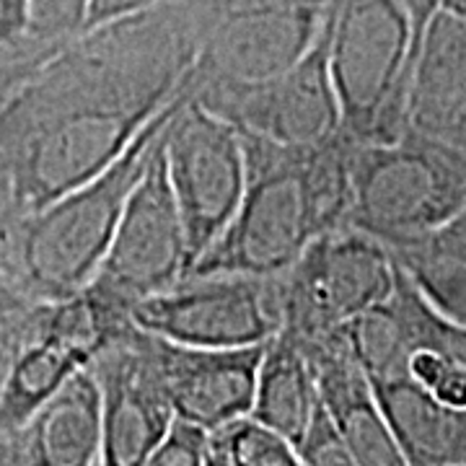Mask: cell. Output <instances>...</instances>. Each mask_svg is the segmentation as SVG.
Returning a JSON list of instances; mask_svg holds the SVG:
<instances>
[{
    "instance_id": "52a82bcc",
    "label": "cell",
    "mask_w": 466,
    "mask_h": 466,
    "mask_svg": "<svg viewBox=\"0 0 466 466\" xmlns=\"http://www.w3.org/2000/svg\"><path fill=\"white\" fill-rule=\"evenodd\" d=\"M283 332L314 342L394 293L397 265L381 241L352 228L317 236L278 275Z\"/></svg>"
},
{
    "instance_id": "603a6c76",
    "label": "cell",
    "mask_w": 466,
    "mask_h": 466,
    "mask_svg": "<svg viewBox=\"0 0 466 466\" xmlns=\"http://www.w3.org/2000/svg\"><path fill=\"white\" fill-rule=\"evenodd\" d=\"M91 0H29V34L47 42H66L84 32Z\"/></svg>"
},
{
    "instance_id": "e0dca14e",
    "label": "cell",
    "mask_w": 466,
    "mask_h": 466,
    "mask_svg": "<svg viewBox=\"0 0 466 466\" xmlns=\"http://www.w3.org/2000/svg\"><path fill=\"white\" fill-rule=\"evenodd\" d=\"M410 466H466V407L435 400L407 376L370 381Z\"/></svg>"
},
{
    "instance_id": "30bf717a",
    "label": "cell",
    "mask_w": 466,
    "mask_h": 466,
    "mask_svg": "<svg viewBox=\"0 0 466 466\" xmlns=\"http://www.w3.org/2000/svg\"><path fill=\"white\" fill-rule=\"evenodd\" d=\"M187 272L189 251L184 223L158 143L156 156L127 198L104 262L86 288L130 314L135 303L177 285Z\"/></svg>"
},
{
    "instance_id": "9c48e42d",
    "label": "cell",
    "mask_w": 466,
    "mask_h": 466,
    "mask_svg": "<svg viewBox=\"0 0 466 466\" xmlns=\"http://www.w3.org/2000/svg\"><path fill=\"white\" fill-rule=\"evenodd\" d=\"M130 317L140 329L189 348L265 345L283 327L280 280L278 275H187L135 303Z\"/></svg>"
},
{
    "instance_id": "ffe728a7",
    "label": "cell",
    "mask_w": 466,
    "mask_h": 466,
    "mask_svg": "<svg viewBox=\"0 0 466 466\" xmlns=\"http://www.w3.org/2000/svg\"><path fill=\"white\" fill-rule=\"evenodd\" d=\"M391 309L397 314L404 342V358L410 350L425 348L441 352L449 358L453 366L466 376V324L451 321L443 314H438L410 278L397 267V285L391 293Z\"/></svg>"
},
{
    "instance_id": "4316f807",
    "label": "cell",
    "mask_w": 466,
    "mask_h": 466,
    "mask_svg": "<svg viewBox=\"0 0 466 466\" xmlns=\"http://www.w3.org/2000/svg\"><path fill=\"white\" fill-rule=\"evenodd\" d=\"M400 8L410 18V26H412V55H420V47H422V39H425V32L431 26L441 11H443V0H397Z\"/></svg>"
},
{
    "instance_id": "f1b7e54d",
    "label": "cell",
    "mask_w": 466,
    "mask_h": 466,
    "mask_svg": "<svg viewBox=\"0 0 466 466\" xmlns=\"http://www.w3.org/2000/svg\"><path fill=\"white\" fill-rule=\"evenodd\" d=\"M443 11L466 24V0H443Z\"/></svg>"
},
{
    "instance_id": "ac0fdd59",
    "label": "cell",
    "mask_w": 466,
    "mask_h": 466,
    "mask_svg": "<svg viewBox=\"0 0 466 466\" xmlns=\"http://www.w3.org/2000/svg\"><path fill=\"white\" fill-rule=\"evenodd\" d=\"M319 389L309 355L293 334L267 339L257 373L251 417L299 446L319 407Z\"/></svg>"
},
{
    "instance_id": "d6986e66",
    "label": "cell",
    "mask_w": 466,
    "mask_h": 466,
    "mask_svg": "<svg viewBox=\"0 0 466 466\" xmlns=\"http://www.w3.org/2000/svg\"><path fill=\"white\" fill-rule=\"evenodd\" d=\"M386 249L438 314L466 324V216Z\"/></svg>"
},
{
    "instance_id": "f546056e",
    "label": "cell",
    "mask_w": 466,
    "mask_h": 466,
    "mask_svg": "<svg viewBox=\"0 0 466 466\" xmlns=\"http://www.w3.org/2000/svg\"><path fill=\"white\" fill-rule=\"evenodd\" d=\"M208 443H210V441H208ZM205 466H228V464H226V461H223L220 456H216L213 451L208 449V459H205Z\"/></svg>"
},
{
    "instance_id": "7a4b0ae2",
    "label": "cell",
    "mask_w": 466,
    "mask_h": 466,
    "mask_svg": "<svg viewBox=\"0 0 466 466\" xmlns=\"http://www.w3.org/2000/svg\"><path fill=\"white\" fill-rule=\"evenodd\" d=\"M247 184L228 228L187 275L275 278L317 236L345 228L350 208V140L285 148L241 135Z\"/></svg>"
},
{
    "instance_id": "5b68a950",
    "label": "cell",
    "mask_w": 466,
    "mask_h": 466,
    "mask_svg": "<svg viewBox=\"0 0 466 466\" xmlns=\"http://www.w3.org/2000/svg\"><path fill=\"white\" fill-rule=\"evenodd\" d=\"M329 73L350 143H389L407 130L415 70L412 26L397 0H329Z\"/></svg>"
},
{
    "instance_id": "cb8c5ba5",
    "label": "cell",
    "mask_w": 466,
    "mask_h": 466,
    "mask_svg": "<svg viewBox=\"0 0 466 466\" xmlns=\"http://www.w3.org/2000/svg\"><path fill=\"white\" fill-rule=\"evenodd\" d=\"M299 453L303 466H358L321 401H319L309 431L299 443Z\"/></svg>"
},
{
    "instance_id": "4fadbf2b",
    "label": "cell",
    "mask_w": 466,
    "mask_h": 466,
    "mask_svg": "<svg viewBox=\"0 0 466 466\" xmlns=\"http://www.w3.org/2000/svg\"><path fill=\"white\" fill-rule=\"evenodd\" d=\"M265 345L189 348L153 334L156 360L177 420L210 435L251 415Z\"/></svg>"
},
{
    "instance_id": "d4e9b609",
    "label": "cell",
    "mask_w": 466,
    "mask_h": 466,
    "mask_svg": "<svg viewBox=\"0 0 466 466\" xmlns=\"http://www.w3.org/2000/svg\"><path fill=\"white\" fill-rule=\"evenodd\" d=\"M210 435L187 425L182 420H174L167 438L158 443V449L150 453L140 466H205Z\"/></svg>"
},
{
    "instance_id": "277c9868",
    "label": "cell",
    "mask_w": 466,
    "mask_h": 466,
    "mask_svg": "<svg viewBox=\"0 0 466 466\" xmlns=\"http://www.w3.org/2000/svg\"><path fill=\"white\" fill-rule=\"evenodd\" d=\"M198 32V55L182 94L218 115L254 86L296 66L317 39V0H182Z\"/></svg>"
},
{
    "instance_id": "484cf974",
    "label": "cell",
    "mask_w": 466,
    "mask_h": 466,
    "mask_svg": "<svg viewBox=\"0 0 466 466\" xmlns=\"http://www.w3.org/2000/svg\"><path fill=\"white\" fill-rule=\"evenodd\" d=\"M29 0H0V45L29 36Z\"/></svg>"
},
{
    "instance_id": "7c38bea8",
    "label": "cell",
    "mask_w": 466,
    "mask_h": 466,
    "mask_svg": "<svg viewBox=\"0 0 466 466\" xmlns=\"http://www.w3.org/2000/svg\"><path fill=\"white\" fill-rule=\"evenodd\" d=\"M241 135L285 148H317L342 137V115L329 73L327 8L314 45L296 66L238 94L220 112Z\"/></svg>"
},
{
    "instance_id": "8fae6325",
    "label": "cell",
    "mask_w": 466,
    "mask_h": 466,
    "mask_svg": "<svg viewBox=\"0 0 466 466\" xmlns=\"http://www.w3.org/2000/svg\"><path fill=\"white\" fill-rule=\"evenodd\" d=\"M101 400L99 466H140L174 425L153 334L133 324L91 360Z\"/></svg>"
},
{
    "instance_id": "44dd1931",
    "label": "cell",
    "mask_w": 466,
    "mask_h": 466,
    "mask_svg": "<svg viewBox=\"0 0 466 466\" xmlns=\"http://www.w3.org/2000/svg\"><path fill=\"white\" fill-rule=\"evenodd\" d=\"M210 451L228 466H303L296 443L251 415L210 433Z\"/></svg>"
},
{
    "instance_id": "d6a6232c",
    "label": "cell",
    "mask_w": 466,
    "mask_h": 466,
    "mask_svg": "<svg viewBox=\"0 0 466 466\" xmlns=\"http://www.w3.org/2000/svg\"><path fill=\"white\" fill-rule=\"evenodd\" d=\"M96 466H99V464H96Z\"/></svg>"
},
{
    "instance_id": "9a60e30c",
    "label": "cell",
    "mask_w": 466,
    "mask_h": 466,
    "mask_svg": "<svg viewBox=\"0 0 466 466\" xmlns=\"http://www.w3.org/2000/svg\"><path fill=\"white\" fill-rule=\"evenodd\" d=\"M466 161V24L441 11L417 55L407 130Z\"/></svg>"
},
{
    "instance_id": "ba28073f",
    "label": "cell",
    "mask_w": 466,
    "mask_h": 466,
    "mask_svg": "<svg viewBox=\"0 0 466 466\" xmlns=\"http://www.w3.org/2000/svg\"><path fill=\"white\" fill-rule=\"evenodd\" d=\"M161 150L192 269L238 210L247 184L244 140L231 122L182 96L164 127Z\"/></svg>"
},
{
    "instance_id": "5bb4252c",
    "label": "cell",
    "mask_w": 466,
    "mask_h": 466,
    "mask_svg": "<svg viewBox=\"0 0 466 466\" xmlns=\"http://www.w3.org/2000/svg\"><path fill=\"white\" fill-rule=\"evenodd\" d=\"M314 370L319 400L358 466H410L391 433L370 381L339 332L300 342Z\"/></svg>"
},
{
    "instance_id": "1f68e13d",
    "label": "cell",
    "mask_w": 466,
    "mask_h": 466,
    "mask_svg": "<svg viewBox=\"0 0 466 466\" xmlns=\"http://www.w3.org/2000/svg\"><path fill=\"white\" fill-rule=\"evenodd\" d=\"M464 216H466V210H464Z\"/></svg>"
},
{
    "instance_id": "3957f363",
    "label": "cell",
    "mask_w": 466,
    "mask_h": 466,
    "mask_svg": "<svg viewBox=\"0 0 466 466\" xmlns=\"http://www.w3.org/2000/svg\"><path fill=\"white\" fill-rule=\"evenodd\" d=\"M184 94L137 133L115 164L29 213L0 220V272L26 299L55 303L78 296L104 262L127 198L156 156Z\"/></svg>"
},
{
    "instance_id": "6da1fadb",
    "label": "cell",
    "mask_w": 466,
    "mask_h": 466,
    "mask_svg": "<svg viewBox=\"0 0 466 466\" xmlns=\"http://www.w3.org/2000/svg\"><path fill=\"white\" fill-rule=\"evenodd\" d=\"M198 32L182 0H156L84 29L0 106V177L11 213L94 179L182 94Z\"/></svg>"
},
{
    "instance_id": "4dcf8cb0",
    "label": "cell",
    "mask_w": 466,
    "mask_h": 466,
    "mask_svg": "<svg viewBox=\"0 0 466 466\" xmlns=\"http://www.w3.org/2000/svg\"><path fill=\"white\" fill-rule=\"evenodd\" d=\"M317 3H321V5H327V3H329V0H317Z\"/></svg>"
},
{
    "instance_id": "2e32d148",
    "label": "cell",
    "mask_w": 466,
    "mask_h": 466,
    "mask_svg": "<svg viewBox=\"0 0 466 466\" xmlns=\"http://www.w3.org/2000/svg\"><path fill=\"white\" fill-rule=\"evenodd\" d=\"M99 451V386L81 368L0 443V466H96Z\"/></svg>"
},
{
    "instance_id": "7402d4cb",
    "label": "cell",
    "mask_w": 466,
    "mask_h": 466,
    "mask_svg": "<svg viewBox=\"0 0 466 466\" xmlns=\"http://www.w3.org/2000/svg\"><path fill=\"white\" fill-rule=\"evenodd\" d=\"M45 303L26 299L16 285L0 272V394L11 376L18 352L32 339L39 327Z\"/></svg>"
},
{
    "instance_id": "8992f818",
    "label": "cell",
    "mask_w": 466,
    "mask_h": 466,
    "mask_svg": "<svg viewBox=\"0 0 466 466\" xmlns=\"http://www.w3.org/2000/svg\"><path fill=\"white\" fill-rule=\"evenodd\" d=\"M345 228L394 247L464 216L466 161L415 133L350 143Z\"/></svg>"
},
{
    "instance_id": "83f0119b",
    "label": "cell",
    "mask_w": 466,
    "mask_h": 466,
    "mask_svg": "<svg viewBox=\"0 0 466 466\" xmlns=\"http://www.w3.org/2000/svg\"><path fill=\"white\" fill-rule=\"evenodd\" d=\"M153 3H156V0H91V3H88V14H86L84 29L106 24V21H112V18L135 14V11H140V8H148Z\"/></svg>"
}]
</instances>
